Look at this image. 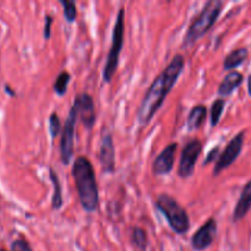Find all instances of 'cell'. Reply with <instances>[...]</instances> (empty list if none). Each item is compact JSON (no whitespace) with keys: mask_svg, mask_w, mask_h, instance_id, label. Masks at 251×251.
<instances>
[{"mask_svg":"<svg viewBox=\"0 0 251 251\" xmlns=\"http://www.w3.org/2000/svg\"><path fill=\"white\" fill-rule=\"evenodd\" d=\"M11 250L12 251H33L32 250L31 245H29V243L27 242L26 239H24V238H19V239L14 240V243H12L11 245Z\"/></svg>","mask_w":251,"mask_h":251,"instance_id":"603a6c76","label":"cell"},{"mask_svg":"<svg viewBox=\"0 0 251 251\" xmlns=\"http://www.w3.org/2000/svg\"><path fill=\"white\" fill-rule=\"evenodd\" d=\"M206 117H207V108H206V105H195L190 110L188 115V120H186V126H188L189 131L198 130L205 123Z\"/></svg>","mask_w":251,"mask_h":251,"instance_id":"9a60e30c","label":"cell"},{"mask_svg":"<svg viewBox=\"0 0 251 251\" xmlns=\"http://www.w3.org/2000/svg\"><path fill=\"white\" fill-rule=\"evenodd\" d=\"M156 208L166 217L169 227L176 234H186L190 229V218L180 203L168 194H161L156 200Z\"/></svg>","mask_w":251,"mask_h":251,"instance_id":"277c9868","label":"cell"},{"mask_svg":"<svg viewBox=\"0 0 251 251\" xmlns=\"http://www.w3.org/2000/svg\"><path fill=\"white\" fill-rule=\"evenodd\" d=\"M226 105V100L225 98H217L215 102L212 103V107H211V126L215 127L216 125L220 123L221 117H222V113L225 110Z\"/></svg>","mask_w":251,"mask_h":251,"instance_id":"d6986e66","label":"cell"},{"mask_svg":"<svg viewBox=\"0 0 251 251\" xmlns=\"http://www.w3.org/2000/svg\"><path fill=\"white\" fill-rule=\"evenodd\" d=\"M178 150V144L173 142L169 144L168 146L164 147L163 151L156 157L153 162V173L156 176H166L171 173L173 169L174 161H176V152Z\"/></svg>","mask_w":251,"mask_h":251,"instance_id":"8fae6325","label":"cell"},{"mask_svg":"<svg viewBox=\"0 0 251 251\" xmlns=\"http://www.w3.org/2000/svg\"><path fill=\"white\" fill-rule=\"evenodd\" d=\"M131 243L141 251H146L147 249V234L145 229L140 227L132 228L131 230Z\"/></svg>","mask_w":251,"mask_h":251,"instance_id":"ac0fdd59","label":"cell"},{"mask_svg":"<svg viewBox=\"0 0 251 251\" xmlns=\"http://www.w3.org/2000/svg\"><path fill=\"white\" fill-rule=\"evenodd\" d=\"M71 173L75 180L82 208L88 213L96 212L100 205V196L95 169L90 159L85 156L77 157L73 164Z\"/></svg>","mask_w":251,"mask_h":251,"instance_id":"7a4b0ae2","label":"cell"},{"mask_svg":"<svg viewBox=\"0 0 251 251\" xmlns=\"http://www.w3.org/2000/svg\"><path fill=\"white\" fill-rule=\"evenodd\" d=\"M202 152V142L198 139H193L183 147L179 163L178 174L181 179H189L195 172V164L199 156Z\"/></svg>","mask_w":251,"mask_h":251,"instance_id":"52a82bcc","label":"cell"},{"mask_svg":"<svg viewBox=\"0 0 251 251\" xmlns=\"http://www.w3.org/2000/svg\"><path fill=\"white\" fill-rule=\"evenodd\" d=\"M70 74L68 73L66 70H63L56 77L55 82H54V91H55L56 95L59 96H64L66 93V90H68V85L70 82Z\"/></svg>","mask_w":251,"mask_h":251,"instance_id":"ffe728a7","label":"cell"},{"mask_svg":"<svg viewBox=\"0 0 251 251\" xmlns=\"http://www.w3.org/2000/svg\"><path fill=\"white\" fill-rule=\"evenodd\" d=\"M124 21H125V10L120 7L115 19L114 28L112 33V44L108 51L107 61H105L104 69H103V81L110 82L117 71L118 64H119V56L122 53L123 44H124Z\"/></svg>","mask_w":251,"mask_h":251,"instance_id":"5b68a950","label":"cell"},{"mask_svg":"<svg viewBox=\"0 0 251 251\" xmlns=\"http://www.w3.org/2000/svg\"><path fill=\"white\" fill-rule=\"evenodd\" d=\"M60 4L63 5L64 17L69 24H73L77 17V7L73 0H60Z\"/></svg>","mask_w":251,"mask_h":251,"instance_id":"44dd1931","label":"cell"},{"mask_svg":"<svg viewBox=\"0 0 251 251\" xmlns=\"http://www.w3.org/2000/svg\"><path fill=\"white\" fill-rule=\"evenodd\" d=\"M0 251H7V250H5V249H0Z\"/></svg>","mask_w":251,"mask_h":251,"instance_id":"83f0119b","label":"cell"},{"mask_svg":"<svg viewBox=\"0 0 251 251\" xmlns=\"http://www.w3.org/2000/svg\"><path fill=\"white\" fill-rule=\"evenodd\" d=\"M248 93H249V96L251 97V74L249 75V77H248Z\"/></svg>","mask_w":251,"mask_h":251,"instance_id":"484cf974","label":"cell"},{"mask_svg":"<svg viewBox=\"0 0 251 251\" xmlns=\"http://www.w3.org/2000/svg\"><path fill=\"white\" fill-rule=\"evenodd\" d=\"M248 51L247 48L242 47V48H237L233 51H230L227 56L225 58L223 61V69L225 70H233V69L238 68V66L242 65L245 61V59L248 58Z\"/></svg>","mask_w":251,"mask_h":251,"instance_id":"2e32d148","label":"cell"},{"mask_svg":"<svg viewBox=\"0 0 251 251\" xmlns=\"http://www.w3.org/2000/svg\"><path fill=\"white\" fill-rule=\"evenodd\" d=\"M98 159L104 173H113L115 168V147L110 134H105L100 140Z\"/></svg>","mask_w":251,"mask_h":251,"instance_id":"7c38bea8","label":"cell"},{"mask_svg":"<svg viewBox=\"0 0 251 251\" xmlns=\"http://www.w3.org/2000/svg\"><path fill=\"white\" fill-rule=\"evenodd\" d=\"M218 153H220V146L213 147V149L208 152L207 156H206V159L203 161V166H207V164L212 163L213 161H217L218 156H220Z\"/></svg>","mask_w":251,"mask_h":251,"instance_id":"cb8c5ba5","label":"cell"},{"mask_svg":"<svg viewBox=\"0 0 251 251\" xmlns=\"http://www.w3.org/2000/svg\"><path fill=\"white\" fill-rule=\"evenodd\" d=\"M77 112L74 107L69 110V115L64 124L60 140V159L61 163L68 166L74 156V140H75V127L77 122Z\"/></svg>","mask_w":251,"mask_h":251,"instance_id":"8992f818","label":"cell"},{"mask_svg":"<svg viewBox=\"0 0 251 251\" xmlns=\"http://www.w3.org/2000/svg\"><path fill=\"white\" fill-rule=\"evenodd\" d=\"M49 179L53 184V198H51V206L54 210H60L63 206V194H61V185L56 172L51 167H49Z\"/></svg>","mask_w":251,"mask_h":251,"instance_id":"e0dca14e","label":"cell"},{"mask_svg":"<svg viewBox=\"0 0 251 251\" xmlns=\"http://www.w3.org/2000/svg\"><path fill=\"white\" fill-rule=\"evenodd\" d=\"M251 210V180L245 184L243 188L240 198L238 200L237 206L233 212V221L238 222V221L243 220L247 216V213Z\"/></svg>","mask_w":251,"mask_h":251,"instance_id":"5bb4252c","label":"cell"},{"mask_svg":"<svg viewBox=\"0 0 251 251\" xmlns=\"http://www.w3.org/2000/svg\"><path fill=\"white\" fill-rule=\"evenodd\" d=\"M244 80V76L242 73L237 70H232L225 76V78L222 80V82L218 86V95L221 97H228V96L232 95L238 87L243 83Z\"/></svg>","mask_w":251,"mask_h":251,"instance_id":"4fadbf2b","label":"cell"},{"mask_svg":"<svg viewBox=\"0 0 251 251\" xmlns=\"http://www.w3.org/2000/svg\"><path fill=\"white\" fill-rule=\"evenodd\" d=\"M61 130V123H60V118L56 113H51L48 118V131L50 134L51 139H55L56 136L59 135Z\"/></svg>","mask_w":251,"mask_h":251,"instance_id":"7402d4cb","label":"cell"},{"mask_svg":"<svg viewBox=\"0 0 251 251\" xmlns=\"http://www.w3.org/2000/svg\"><path fill=\"white\" fill-rule=\"evenodd\" d=\"M51 24H53V17H51L50 15H47L46 19H44V32H43L44 39L50 38Z\"/></svg>","mask_w":251,"mask_h":251,"instance_id":"d4e9b609","label":"cell"},{"mask_svg":"<svg viewBox=\"0 0 251 251\" xmlns=\"http://www.w3.org/2000/svg\"><path fill=\"white\" fill-rule=\"evenodd\" d=\"M243 145H244V131L235 135V136L228 142V145L226 146V149L223 150L222 153L218 156L215 164V168H213V176H217L221 172L229 168V167L237 161L238 157L242 153Z\"/></svg>","mask_w":251,"mask_h":251,"instance_id":"ba28073f","label":"cell"},{"mask_svg":"<svg viewBox=\"0 0 251 251\" xmlns=\"http://www.w3.org/2000/svg\"><path fill=\"white\" fill-rule=\"evenodd\" d=\"M184 66H185L184 56L181 54H176L173 59L169 61L168 65L154 78L153 82L145 93L139 109H137L136 118L140 126H146L153 119L154 114L162 107L166 97L183 73Z\"/></svg>","mask_w":251,"mask_h":251,"instance_id":"6da1fadb","label":"cell"},{"mask_svg":"<svg viewBox=\"0 0 251 251\" xmlns=\"http://www.w3.org/2000/svg\"><path fill=\"white\" fill-rule=\"evenodd\" d=\"M6 92H9V93H10V95H12V96H14V95H15V92H12V91H11V90H10V87H9V86H6Z\"/></svg>","mask_w":251,"mask_h":251,"instance_id":"4316f807","label":"cell"},{"mask_svg":"<svg viewBox=\"0 0 251 251\" xmlns=\"http://www.w3.org/2000/svg\"><path fill=\"white\" fill-rule=\"evenodd\" d=\"M217 235V221L213 217L208 218L191 238V247L201 251L210 248Z\"/></svg>","mask_w":251,"mask_h":251,"instance_id":"30bf717a","label":"cell"},{"mask_svg":"<svg viewBox=\"0 0 251 251\" xmlns=\"http://www.w3.org/2000/svg\"><path fill=\"white\" fill-rule=\"evenodd\" d=\"M73 107L77 112L78 118L82 120L83 125L87 130H91L96 123V113H95V102L91 95L87 92L78 93L74 98Z\"/></svg>","mask_w":251,"mask_h":251,"instance_id":"9c48e42d","label":"cell"},{"mask_svg":"<svg viewBox=\"0 0 251 251\" xmlns=\"http://www.w3.org/2000/svg\"><path fill=\"white\" fill-rule=\"evenodd\" d=\"M222 9L223 1H221V0H208L205 6H203V9L191 21L185 37H184L183 46H194L201 37L205 36L212 28L213 25L216 24Z\"/></svg>","mask_w":251,"mask_h":251,"instance_id":"3957f363","label":"cell"}]
</instances>
